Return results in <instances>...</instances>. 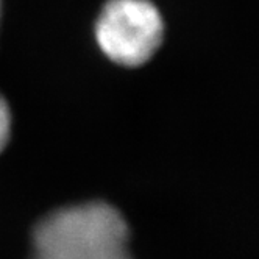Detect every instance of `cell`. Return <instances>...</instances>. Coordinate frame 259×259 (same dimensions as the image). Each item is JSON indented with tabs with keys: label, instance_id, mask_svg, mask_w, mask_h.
Segmentation results:
<instances>
[{
	"label": "cell",
	"instance_id": "cell-1",
	"mask_svg": "<svg viewBox=\"0 0 259 259\" xmlns=\"http://www.w3.org/2000/svg\"><path fill=\"white\" fill-rule=\"evenodd\" d=\"M162 38V16L150 0H108L96 22L100 50L123 67L149 63Z\"/></svg>",
	"mask_w": 259,
	"mask_h": 259
},
{
	"label": "cell",
	"instance_id": "cell-2",
	"mask_svg": "<svg viewBox=\"0 0 259 259\" xmlns=\"http://www.w3.org/2000/svg\"><path fill=\"white\" fill-rule=\"evenodd\" d=\"M31 259H133L130 248L99 225L88 222L36 228Z\"/></svg>",
	"mask_w": 259,
	"mask_h": 259
},
{
	"label": "cell",
	"instance_id": "cell-3",
	"mask_svg": "<svg viewBox=\"0 0 259 259\" xmlns=\"http://www.w3.org/2000/svg\"><path fill=\"white\" fill-rule=\"evenodd\" d=\"M11 138V111L7 100L0 96V153L5 150Z\"/></svg>",
	"mask_w": 259,
	"mask_h": 259
},
{
	"label": "cell",
	"instance_id": "cell-4",
	"mask_svg": "<svg viewBox=\"0 0 259 259\" xmlns=\"http://www.w3.org/2000/svg\"><path fill=\"white\" fill-rule=\"evenodd\" d=\"M0 17H2V0H0Z\"/></svg>",
	"mask_w": 259,
	"mask_h": 259
}]
</instances>
